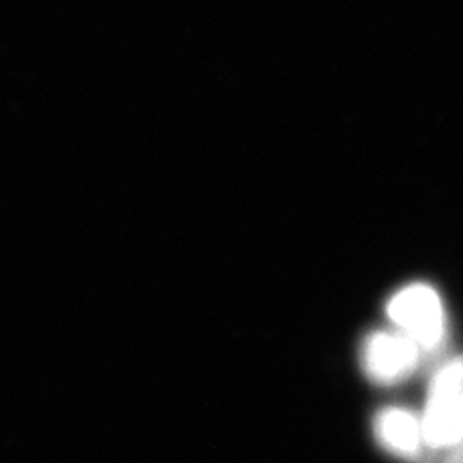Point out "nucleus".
Wrapping results in <instances>:
<instances>
[{
	"instance_id": "obj_1",
	"label": "nucleus",
	"mask_w": 463,
	"mask_h": 463,
	"mask_svg": "<svg viewBox=\"0 0 463 463\" xmlns=\"http://www.w3.org/2000/svg\"><path fill=\"white\" fill-rule=\"evenodd\" d=\"M420 433L422 450L416 463H463V356L433 375Z\"/></svg>"
},
{
	"instance_id": "obj_2",
	"label": "nucleus",
	"mask_w": 463,
	"mask_h": 463,
	"mask_svg": "<svg viewBox=\"0 0 463 463\" xmlns=\"http://www.w3.org/2000/svg\"><path fill=\"white\" fill-rule=\"evenodd\" d=\"M389 317L425 350L444 337V311L436 289L425 283L403 288L389 303Z\"/></svg>"
},
{
	"instance_id": "obj_3",
	"label": "nucleus",
	"mask_w": 463,
	"mask_h": 463,
	"mask_svg": "<svg viewBox=\"0 0 463 463\" xmlns=\"http://www.w3.org/2000/svg\"><path fill=\"white\" fill-rule=\"evenodd\" d=\"M420 345L405 333H372L364 341V372L378 384H395L419 364Z\"/></svg>"
},
{
	"instance_id": "obj_4",
	"label": "nucleus",
	"mask_w": 463,
	"mask_h": 463,
	"mask_svg": "<svg viewBox=\"0 0 463 463\" xmlns=\"http://www.w3.org/2000/svg\"><path fill=\"white\" fill-rule=\"evenodd\" d=\"M375 436L386 449L403 459H416L422 450L420 419L408 410H384L375 419Z\"/></svg>"
}]
</instances>
